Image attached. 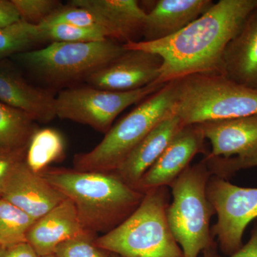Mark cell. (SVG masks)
I'll return each mask as SVG.
<instances>
[{"instance_id":"30bf717a","label":"cell","mask_w":257,"mask_h":257,"mask_svg":"<svg viewBox=\"0 0 257 257\" xmlns=\"http://www.w3.org/2000/svg\"><path fill=\"white\" fill-rule=\"evenodd\" d=\"M162 60L158 55L143 50H126L87 79L92 87L114 92H130L156 83Z\"/></svg>"},{"instance_id":"4fadbf2b","label":"cell","mask_w":257,"mask_h":257,"mask_svg":"<svg viewBox=\"0 0 257 257\" xmlns=\"http://www.w3.org/2000/svg\"><path fill=\"white\" fill-rule=\"evenodd\" d=\"M51 90L30 84L8 59L0 61V101L25 111L35 121L47 123L57 117Z\"/></svg>"},{"instance_id":"f546056e","label":"cell","mask_w":257,"mask_h":257,"mask_svg":"<svg viewBox=\"0 0 257 257\" xmlns=\"http://www.w3.org/2000/svg\"><path fill=\"white\" fill-rule=\"evenodd\" d=\"M199 257H221L216 253V247L208 248ZM228 257H257V224L251 232V238L238 251Z\"/></svg>"},{"instance_id":"52a82bcc","label":"cell","mask_w":257,"mask_h":257,"mask_svg":"<svg viewBox=\"0 0 257 257\" xmlns=\"http://www.w3.org/2000/svg\"><path fill=\"white\" fill-rule=\"evenodd\" d=\"M114 40L52 42L47 46L15 55L14 58L51 85L87 79L125 52Z\"/></svg>"},{"instance_id":"5bb4252c","label":"cell","mask_w":257,"mask_h":257,"mask_svg":"<svg viewBox=\"0 0 257 257\" xmlns=\"http://www.w3.org/2000/svg\"><path fill=\"white\" fill-rule=\"evenodd\" d=\"M198 125L212 147L208 156L246 159L257 155V114Z\"/></svg>"},{"instance_id":"e0dca14e","label":"cell","mask_w":257,"mask_h":257,"mask_svg":"<svg viewBox=\"0 0 257 257\" xmlns=\"http://www.w3.org/2000/svg\"><path fill=\"white\" fill-rule=\"evenodd\" d=\"M223 74L233 82L257 91V7L226 47Z\"/></svg>"},{"instance_id":"ba28073f","label":"cell","mask_w":257,"mask_h":257,"mask_svg":"<svg viewBox=\"0 0 257 257\" xmlns=\"http://www.w3.org/2000/svg\"><path fill=\"white\" fill-rule=\"evenodd\" d=\"M164 85L153 83L130 92H114L92 86L68 88L56 96V116L106 134L120 113Z\"/></svg>"},{"instance_id":"d4e9b609","label":"cell","mask_w":257,"mask_h":257,"mask_svg":"<svg viewBox=\"0 0 257 257\" xmlns=\"http://www.w3.org/2000/svg\"><path fill=\"white\" fill-rule=\"evenodd\" d=\"M39 28L43 42H89L109 40L100 30L67 24L40 25Z\"/></svg>"},{"instance_id":"7a4b0ae2","label":"cell","mask_w":257,"mask_h":257,"mask_svg":"<svg viewBox=\"0 0 257 257\" xmlns=\"http://www.w3.org/2000/svg\"><path fill=\"white\" fill-rule=\"evenodd\" d=\"M40 175L72 201L83 227L94 236L121 224L138 209L145 196L114 172L50 167Z\"/></svg>"},{"instance_id":"5b68a950","label":"cell","mask_w":257,"mask_h":257,"mask_svg":"<svg viewBox=\"0 0 257 257\" xmlns=\"http://www.w3.org/2000/svg\"><path fill=\"white\" fill-rule=\"evenodd\" d=\"M174 82L173 111L184 126L257 114V91L224 74H192Z\"/></svg>"},{"instance_id":"7402d4cb","label":"cell","mask_w":257,"mask_h":257,"mask_svg":"<svg viewBox=\"0 0 257 257\" xmlns=\"http://www.w3.org/2000/svg\"><path fill=\"white\" fill-rule=\"evenodd\" d=\"M36 219L0 197V245L7 248L26 242L27 234Z\"/></svg>"},{"instance_id":"484cf974","label":"cell","mask_w":257,"mask_h":257,"mask_svg":"<svg viewBox=\"0 0 257 257\" xmlns=\"http://www.w3.org/2000/svg\"><path fill=\"white\" fill-rule=\"evenodd\" d=\"M21 20L40 26L62 6L57 0H13Z\"/></svg>"},{"instance_id":"8fae6325","label":"cell","mask_w":257,"mask_h":257,"mask_svg":"<svg viewBox=\"0 0 257 257\" xmlns=\"http://www.w3.org/2000/svg\"><path fill=\"white\" fill-rule=\"evenodd\" d=\"M204 138L199 125L184 126L135 187L144 193L160 187H170L199 153L207 155Z\"/></svg>"},{"instance_id":"2e32d148","label":"cell","mask_w":257,"mask_h":257,"mask_svg":"<svg viewBox=\"0 0 257 257\" xmlns=\"http://www.w3.org/2000/svg\"><path fill=\"white\" fill-rule=\"evenodd\" d=\"M183 127L180 119L173 111L143 139L114 173L125 183L135 188L143 175L151 168L172 139Z\"/></svg>"},{"instance_id":"8992f818","label":"cell","mask_w":257,"mask_h":257,"mask_svg":"<svg viewBox=\"0 0 257 257\" xmlns=\"http://www.w3.org/2000/svg\"><path fill=\"white\" fill-rule=\"evenodd\" d=\"M211 177L202 160L189 167L170 186L173 201L167 209V221L184 257H199L204 250L216 247L210 229L215 211L207 195Z\"/></svg>"},{"instance_id":"ffe728a7","label":"cell","mask_w":257,"mask_h":257,"mask_svg":"<svg viewBox=\"0 0 257 257\" xmlns=\"http://www.w3.org/2000/svg\"><path fill=\"white\" fill-rule=\"evenodd\" d=\"M65 157V142L62 134L53 128H37L27 145L25 162L34 172L41 174L51 164Z\"/></svg>"},{"instance_id":"603a6c76","label":"cell","mask_w":257,"mask_h":257,"mask_svg":"<svg viewBox=\"0 0 257 257\" xmlns=\"http://www.w3.org/2000/svg\"><path fill=\"white\" fill-rule=\"evenodd\" d=\"M41 42L43 41L39 26L23 20L0 28V61L33 50Z\"/></svg>"},{"instance_id":"44dd1931","label":"cell","mask_w":257,"mask_h":257,"mask_svg":"<svg viewBox=\"0 0 257 257\" xmlns=\"http://www.w3.org/2000/svg\"><path fill=\"white\" fill-rule=\"evenodd\" d=\"M25 111L0 101V149L18 150L27 146L37 128Z\"/></svg>"},{"instance_id":"d6a6232c","label":"cell","mask_w":257,"mask_h":257,"mask_svg":"<svg viewBox=\"0 0 257 257\" xmlns=\"http://www.w3.org/2000/svg\"><path fill=\"white\" fill-rule=\"evenodd\" d=\"M5 249H6V248L3 247V246H2L1 245H0V257H3Z\"/></svg>"},{"instance_id":"836d02e7","label":"cell","mask_w":257,"mask_h":257,"mask_svg":"<svg viewBox=\"0 0 257 257\" xmlns=\"http://www.w3.org/2000/svg\"><path fill=\"white\" fill-rule=\"evenodd\" d=\"M41 257H58V256H56L55 253H54V254L47 255V256H41Z\"/></svg>"},{"instance_id":"d6986e66","label":"cell","mask_w":257,"mask_h":257,"mask_svg":"<svg viewBox=\"0 0 257 257\" xmlns=\"http://www.w3.org/2000/svg\"><path fill=\"white\" fill-rule=\"evenodd\" d=\"M70 4L91 10L105 20L116 42H137L143 35L147 13L136 0H72Z\"/></svg>"},{"instance_id":"7c38bea8","label":"cell","mask_w":257,"mask_h":257,"mask_svg":"<svg viewBox=\"0 0 257 257\" xmlns=\"http://www.w3.org/2000/svg\"><path fill=\"white\" fill-rule=\"evenodd\" d=\"M0 197L35 219H40L67 197L23 161L7 182Z\"/></svg>"},{"instance_id":"6da1fadb","label":"cell","mask_w":257,"mask_h":257,"mask_svg":"<svg viewBox=\"0 0 257 257\" xmlns=\"http://www.w3.org/2000/svg\"><path fill=\"white\" fill-rule=\"evenodd\" d=\"M257 7V0H220L172 36L155 42L123 45L126 50L146 51L162 60L155 84H165L196 74H223L228 44Z\"/></svg>"},{"instance_id":"3957f363","label":"cell","mask_w":257,"mask_h":257,"mask_svg":"<svg viewBox=\"0 0 257 257\" xmlns=\"http://www.w3.org/2000/svg\"><path fill=\"white\" fill-rule=\"evenodd\" d=\"M169 198L167 187L147 191L126 220L94 243L119 257H184L167 221Z\"/></svg>"},{"instance_id":"f1b7e54d","label":"cell","mask_w":257,"mask_h":257,"mask_svg":"<svg viewBox=\"0 0 257 257\" xmlns=\"http://www.w3.org/2000/svg\"><path fill=\"white\" fill-rule=\"evenodd\" d=\"M26 149L27 146L18 150L0 149V195L17 167L25 161Z\"/></svg>"},{"instance_id":"4316f807","label":"cell","mask_w":257,"mask_h":257,"mask_svg":"<svg viewBox=\"0 0 257 257\" xmlns=\"http://www.w3.org/2000/svg\"><path fill=\"white\" fill-rule=\"evenodd\" d=\"M96 236L84 235L60 243L55 254L58 257H109L94 243Z\"/></svg>"},{"instance_id":"9a60e30c","label":"cell","mask_w":257,"mask_h":257,"mask_svg":"<svg viewBox=\"0 0 257 257\" xmlns=\"http://www.w3.org/2000/svg\"><path fill=\"white\" fill-rule=\"evenodd\" d=\"M87 234H92L83 227L74 203L67 198L35 221L27 241L41 257L54 254L57 246L67 240Z\"/></svg>"},{"instance_id":"cb8c5ba5","label":"cell","mask_w":257,"mask_h":257,"mask_svg":"<svg viewBox=\"0 0 257 257\" xmlns=\"http://www.w3.org/2000/svg\"><path fill=\"white\" fill-rule=\"evenodd\" d=\"M55 24H67L82 28L96 29L105 33L109 40L116 41L112 30L104 19L91 10L70 3L62 5L41 25Z\"/></svg>"},{"instance_id":"277c9868","label":"cell","mask_w":257,"mask_h":257,"mask_svg":"<svg viewBox=\"0 0 257 257\" xmlns=\"http://www.w3.org/2000/svg\"><path fill=\"white\" fill-rule=\"evenodd\" d=\"M175 99V84L172 81L142 101L111 126L92 150L75 155L74 170L114 172L143 139L173 112Z\"/></svg>"},{"instance_id":"83f0119b","label":"cell","mask_w":257,"mask_h":257,"mask_svg":"<svg viewBox=\"0 0 257 257\" xmlns=\"http://www.w3.org/2000/svg\"><path fill=\"white\" fill-rule=\"evenodd\" d=\"M203 160L207 164L211 175L224 179L232 177L238 171L257 167V155L246 159L238 157L224 159L206 155Z\"/></svg>"},{"instance_id":"9c48e42d","label":"cell","mask_w":257,"mask_h":257,"mask_svg":"<svg viewBox=\"0 0 257 257\" xmlns=\"http://www.w3.org/2000/svg\"><path fill=\"white\" fill-rule=\"evenodd\" d=\"M207 195L217 214L211 235L217 236L221 251L230 256L243 246L244 230L257 218V188L239 187L211 175Z\"/></svg>"},{"instance_id":"1f68e13d","label":"cell","mask_w":257,"mask_h":257,"mask_svg":"<svg viewBox=\"0 0 257 257\" xmlns=\"http://www.w3.org/2000/svg\"><path fill=\"white\" fill-rule=\"evenodd\" d=\"M3 257H40L31 245L26 241L5 249Z\"/></svg>"},{"instance_id":"ac0fdd59","label":"cell","mask_w":257,"mask_h":257,"mask_svg":"<svg viewBox=\"0 0 257 257\" xmlns=\"http://www.w3.org/2000/svg\"><path fill=\"white\" fill-rule=\"evenodd\" d=\"M211 0H159L147 13L143 36L155 42L172 36L206 13Z\"/></svg>"},{"instance_id":"4dcf8cb0","label":"cell","mask_w":257,"mask_h":257,"mask_svg":"<svg viewBox=\"0 0 257 257\" xmlns=\"http://www.w3.org/2000/svg\"><path fill=\"white\" fill-rule=\"evenodd\" d=\"M21 20L13 0H0V28H6Z\"/></svg>"},{"instance_id":"e575fe53","label":"cell","mask_w":257,"mask_h":257,"mask_svg":"<svg viewBox=\"0 0 257 257\" xmlns=\"http://www.w3.org/2000/svg\"><path fill=\"white\" fill-rule=\"evenodd\" d=\"M109 257H119V256H117V255L113 254V253H110V255H109Z\"/></svg>"}]
</instances>
